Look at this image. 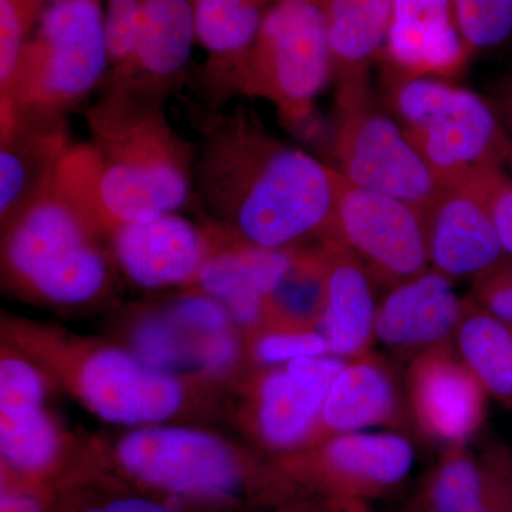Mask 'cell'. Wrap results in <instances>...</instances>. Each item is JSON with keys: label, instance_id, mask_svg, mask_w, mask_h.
I'll list each match as a JSON object with an SVG mask.
<instances>
[{"label": "cell", "instance_id": "f546056e", "mask_svg": "<svg viewBox=\"0 0 512 512\" xmlns=\"http://www.w3.org/2000/svg\"><path fill=\"white\" fill-rule=\"evenodd\" d=\"M460 35L471 52L501 45L512 35V0H451Z\"/></svg>", "mask_w": 512, "mask_h": 512}, {"label": "cell", "instance_id": "9c48e42d", "mask_svg": "<svg viewBox=\"0 0 512 512\" xmlns=\"http://www.w3.org/2000/svg\"><path fill=\"white\" fill-rule=\"evenodd\" d=\"M124 470L141 483L174 497L227 500L239 493L244 473L227 444L181 427H146L117 446Z\"/></svg>", "mask_w": 512, "mask_h": 512}, {"label": "cell", "instance_id": "52a82bcc", "mask_svg": "<svg viewBox=\"0 0 512 512\" xmlns=\"http://www.w3.org/2000/svg\"><path fill=\"white\" fill-rule=\"evenodd\" d=\"M333 153L349 183L392 195L424 215L444 187L403 128L380 109L370 79L336 84Z\"/></svg>", "mask_w": 512, "mask_h": 512}, {"label": "cell", "instance_id": "1f68e13d", "mask_svg": "<svg viewBox=\"0 0 512 512\" xmlns=\"http://www.w3.org/2000/svg\"><path fill=\"white\" fill-rule=\"evenodd\" d=\"M45 8L37 0H0V97L9 93L20 57Z\"/></svg>", "mask_w": 512, "mask_h": 512}, {"label": "cell", "instance_id": "ab89813d", "mask_svg": "<svg viewBox=\"0 0 512 512\" xmlns=\"http://www.w3.org/2000/svg\"><path fill=\"white\" fill-rule=\"evenodd\" d=\"M37 2L42 3V5H49V3L55 2V0H37Z\"/></svg>", "mask_w": 512, "mask_h": 512}, {"label": "cell", "instance_id": "8fae6325", "mask_svg": "<svg viewBox=\"0 0 512 512\" xmlns=\"http://www.w3.org/2000/svg\"><path fill=\"white\" fill-rule=\"evenodd\" d=\"M414 458L413 443L402 433L356 431L320 441L298 468L330 498L366 503L399 487Z\"/></svg>", "mask_w": 512, "mask_h": 512}, {"label": "cell", "instance_id": "7402d4cb", "mask_svg": "<svg viewBox=\"0 0 512 512\" xmlns=\"http://www.w3.org/2000/svg\"><path fill=\"white\" fill-rule=\"evenodd\" d=\"M296 247L269 249L241 239L234 247L212 254L195 281L201 291L224 305L242 326H255L266 303L281 284L295 258Z\"/></svg>", "mask_w": 512, "mask_h": 512}, {"label": "cell", "instance_id": "cb8c5ba5", "mask_svg": "<svg viewBox=\"0 0 512 512\" xmlns=\"http://www.w3.org/2000/svg\"><path fill=\"white\" fill-rule=\"evenodd\" d=\"M274 0H192L197 43L207 52L205 84L221 101L225 84L244 62Z\"/></svg>", "mask_w": 512, "mask_h": 512}, {"label": "cell", "instance_id": "4fadbf2b", "mask_svg": "<svg viewBox=\"0 0 512 512\" xmlns=\"http://www.w3.org/2000/svg\"><path fill=\"white\" fill-rule=\"evenodd\" d=\"M431 269L448 278L485 274L505 258L483 194L467 177L446 184L426 212Z\"/></svg>", "mask_w": 512, "mask_h": 512}, {"label": "cell", "instance_id": "44dd1931", "mask_svg": "<svg viewBox=\"0 0 512 512\" xmlns=\"http://www.w3.org/2000/svg\"><path fill=\"white\" fill-rule=\"evenodd\" d=\"M39 372L22 359L0 365V451L20 473H40L55 461L59 436L43 407Z\"/></svg>", "mask_w": 512, "mask_h": 512}, {"label": "cell", "instance_id": "6da1fadb", "mask_svg": "<svg viewBox=\"0 0 512 512\" xmlns=\"http://www.w3.org/2000/svg\"><path fill=\"white\" fill-rule=\"evenodd\" d=\"M342 174L286 143L242 109L205 121L195 195L256 247L336 237Z\"/></svg>", "mask_w": 512, "mask_h": 512}, {"label": "cell", "instance_id": "ffe728a7", "mask_svg": "<svg viewBox=\"0 0 512 512\" xmlns=\"http://www.w3.org/2000/svg\"><path fill=\"white\" fill-rule=\"evenodd\" d=\"M0 131V215L12 222L50 187L72 143L66 120L18 116Z\"/></svg>", "mask_w": 512, "mask_h": 512}, {"label": "cell", "instance_id": "e575fe53", "mask_svg": "<svg viewBox=\"0 0 512 512\" xmlns=\"http://www.w3.org/2000/svg\"><path fill=\"white\" fill-rule=\"evenodd\" d=\"M473 281L467 298L512 323V258L505 256L500 264Z\"/></svg>", "mask_w": 512, "mask_h": 512}, {"label": "cell", "instance_id": "83f0119b", "mask_svg": "<svg viewBox=\"0 0 512 512\" xmlns=\"http://www.w3.org/2000/svg\"><path fill=\"white\" fill-rule=\"evenodd\" d=\"M323 241L313 248L296 247L291 268L266 303V311H271L284 329L312 330L322 325L328 289V256Z\"/></svg>", "mask_w": 512, "mask_h": 512}, {"label": "cell", "instance_id": "277c9868", "mask_svg": "<svg viewBox=\"0 0 512 512\" xmlns=\"http://www.w3.org/2000/svg\"><path fill=\"white\" fill-rule=\"evenodd\" d=\"M332 80L323 0H274L254 45L225 84L221 100L258 97L291 130L315 120L319 94Z\"/></svg>", "mask_w": 512, "mask_h": 512}, {"label": "cell", "instance_id": "836d02e7", "mask_svg": "<svg viewBox=\"0 0 512 512\" xmlns=\"http://www.w3.org/2000/svg\"><path fill=\"white\" fill-rule=\"evenodd\" d=\"M493 221L505 256L512 258V180L503 165H488L471 174Z\"/></svg>", "mask_w": 512, "mask_h": 512}, {"label": "cell", "instance_id": "74e56055", "mask_svg": "<svg viewBox=\"0 0 512 512\" xmlns=\"http://www.w3.org/2000/svg\"><path fill=\"white\" fill-rule=\"evenodd\" d=\"M0 512H43L42 504L33 495L3 491Z\"/></svg>", "mask_w": 512, "mask_h": 512}, {"label": "cell", "instance_id": "4dcf8cb0", "mask_svg": "<svg viewBox=\"0 0 512 512\" xmlns=\"http://www.w3.org/2000/svg\"><path fill=\"white\" fill-rule=\"evenodd\" d=\"M144 3L146 0H107L104 28L110 72L106 83L123 80L134 62L143 23Z\"/></svg>", "mask_w": 512, "mask_h": 512}, {"label": "cell", "instance_id": "d6986e66", "mask_svg": "<svg viewBox=\"0 0 512 512\" xmlns=\"http://www.w3.org/2000/svg\"><path fill=\"white\" fill-rule=\"evenodd\" d=\"M195 43L192 0H146L134 62L123 80L106 84L165 101L183 86Z\"/></svg>", "mask_w": 512, "mask_h": 512}, {"label": "cell", "instance_id": "5b68a950", "mask_svg": "<svg viewBox=\"0 0 512 512\" xmlns=\"http://www.w3.org/2000/svg\"><path fill=\"white\" fill-rule=\"evenodd\" d=\"M389 101L404 134L441 184L507 163L510 138L478 94L437 77L389 73Z\"/></svg>", "mask_w": 512, "mask_h": 512}, {"label": "cell", "instance_id": "603a6c76", "mask_svg": "<svg viewBox=\"0 0 512 512\" xmlns=\"http://www.w3.org/2000/svg\"><path fill=\"white\" fill-rule=\"evenodd\" d=\"M328 256L323 335L329 355L356 360L370 355L376 339L375 281L355 254L338 237L325 239Z\"/></svg>", "mask_w": 512, "mask_h": 512}, {"label": "cell", "instance_id": "2e32d148", "mask_svg": "<svg viewBox=\"0 0 512 512\" xmlns=\"http://www.w3.org/2000/svg\"><path fill=\"white\" fill-rule=\"evenodd\" d=\"M113 249L121 271L146 289L192 281L211 256L204 231L178 212L121 225Z\"/></svg>", "mask_w": 512, "mask_h": 512}, {"label": "cell", "instance_id": "f1b7e54d", "mask_svg": "<svg viewBox=\"0 0 512 512\" xmlns=\"http://www.w3.org/2000/svg\"><path fill=\"white\" fill-rule=\"evenodd\" d=\"M214 336L192 332L168 312L143 320L134 332L133 343L141 360L173 375L180 370H202L205 345Z\"/></svg>", "mask_w": 512, "mask_h": 512}, {"label": "cell", "instance_id": "7a4b0ae2", "mask_svg": "<svg viewBox=\"0 0 512 512\" xmlns=\"http://www.w3.org/2000/svg\"><path fill=\"white\" fill-rule=\"evenodd\" d=\"M87 111L90 140L70 144L53 187L94 228L153 220L195 195L194 148L171 126L165 101L107 84Z\"/></svg>", "mask_w": 512, "mask_h": 512}, {"label": "cell", "instance_id": "7c38bea8", "mask_svg": "<svg viewBox=\"0 0 512 512\" xmlns=\"http://www.w3.org/2000/svg\"><path fill=\"white\" fill-rule=\"evenodd\" d=\"M79 383L86 403L111 423H160L178 412L184 397L174 375L119 349L87 357Z\"/></svg>", "mask_w": 512, "mask_h": 512}, {"label": "cell", "instance_id": "8992f818", "mask_svg": "<svg viewBox=\"0 0 512 512\" xmlns=\"http://www.w3.org/2000/svg\"><path fill=\"white\" fill-rule=\"evenodd\" d=\"M94 225L50 184L10 222L6 266L23 285L60 305L96 298L109 281V266L94 244Z\"/></svg>", "mask_w": 512, "mask_h": 512}, {"label": "cell", "instance_id": "e0dca14e", "mask_svg": "<svg viewBox=\"0 0 512 512\" xmlns=\"http://www.w3.org/2000/svg\"><path fill=\"white\" fill-rule=\"evenodd\" d=\"M471 55L451 0H393L380 56L390 74L450 79L463 70Z\"/></svg>", "mask_w": 512, "mask_h": 512}, {"label": "cell", "instance_id": "d4e9b609", "mask_svg": "<svg viewBox=\"0 0 512 512\" xmlns=\"http://www.w3.org/2000/svg\"><path fill=\"white\" fill-rule=\"evenodd\" d=\"M393 0H323L332 80L370 79V67L386 45Z\"/></svg>", "mask_w": 512, "mask_h": 512}, {"label": "cell", "instance_id": "4316f807", "mask_svg": "<svg viewBox=\"0 0 512 512\" xmlns=\"http://www.w3.org/2000/svg\"><path fill=\"white\" fill-rule=\"evenodd\" d=\"M466 299L453 345L464 365L501 406L512 409V323Z\"/></svg>", "mask_w": 512, "mask_h": 512}, {"label": "cell", "instance_id": "8d00e7d4", "mask_svg": "<svg viewBox=\"0 0 512 512\" xmlns=\"http://www.w3.org/2000/svg\"><path fill=\"white\" fill-rule=\"evenodd\" d=\"M86 512H174L170 505L158 504L147 498L127 497L111 501L103 507L92 508Z\"/></svg>", "mask_w": 512, "mask_h": 512}, {"label": "cell", "instance_id": "ba28073f", "mask_svg": "<svg viewBox=\"0 0 512 512\" xmlns=\"http://www.w3.org/2000/svg\"><path fill=\"white\" fill-rule=\"evenodd\" d=\"M336 237L387 291L431 268L424 212L392 195L357 187L343 175Z\"/></svg>", "mask_w": 512, "mask_h": 512}, {"label": "cell", "instance_id": "9a60e30c", "mask_svg": "<svg viewBox=\"0 0 512 512\" xmlns=\"http://www.w3.org/2000/svg\"><path fill=\"white\" fill-rule=\"evenodd\" d=\"M373 427L406 433L414 429L406 384L383 357L350 360L330 386L313 441Z\"/></svg>", "mask_w": 512, "mask_h": 512}, {"label": "cell", "instance_id": "ac0fdd59", "mask_svg": "<svg viewBox=\"0 0 512 512\" xmlns=\"http://www.w3.org/2000/svg\"><path fill=\"white\" fill-rule=\"evenodd\" d=\"M466 299L451 278L429 269L389 289L377 305L376 339L404 357L453 343Z\"/></svg>", "mask_w": 512, "mask_h": 512}, {"label": "cell", "instance_id": "d6a6232c", "mask_svg": "<svg viewBox=\"0 0 512 512\" xmlns=\"http://www.w3.org/2000/svg\"><path fill=\"white\" fill-rule=\"evenodd\" d=\"M255 359L264 365H288L306 356L329 355V343L318 330L281 329L256 340Z\"/></svg>", "mask_w": 512, "mask_h": 512}, {"label": "cell", "instance_id": "60d3db41", "mask_svg": "<svg viewBox=\"0 0 512 512\" xmlns=\"http://www.w3.org/2000/svg\"><path fill=\"white\" fill-rule=\"evenodd\" d=\"M510 111H511V120H512V92L510 94Z\"/></svg>", "mask_w": 512, "mask_h": 512}, {"label": "cell", "instance_id": "d590c367", "mask_svg": "<svg viewBox=\"0 0 512 512\" xmlns=\"http://www.w3.org/2000/svg\"><path fill=\"white\" fill-rule=\"evenodd\" d=\"M175 320L192 332L204 336L228 332L229 313L222 303L208 295H191L174 303L170 311Z\"/></svg>", "mask_w": 512, "mask_h": 512}, {"label": "cell", "instance_id": "5bb4252c", "mask_svg": "<svg viewBox=\"0 0 512 512\" xmlns=\"http://www.w3.org/2000/svg\"><path fill=\"white\" fill-rule=\"evenodd\" d=\"M409 512H512L511 448H443L421 480Z\"/></svg>", "mask_w": 512, "mask_h": 512}, {"label": "cell", "instance_id": "30bf717a", "mask_svg": "<svg viewBox=\"0 0 512 512\" xmlns=\"http://www.w3.org/2000/svg\"><path fill=\"white\" fill-rule=\"evenodd\" d=\"M407 399L414 430L443 448L470 446L487 419V393L453 343L410 359Z\"/></svg>", "mask_w": 512, "mask_h": 512}, {"label": "cell", "instance_id": "3957f363", "mask_svg": "<svg viewBox=\"0 0 512 512\" xmlns=\"http://www.w3.org/2000/svg\"><path fill=\"white\" fill-rule=\"evenodd\" d=\"M109 72L101 0H55L43 9L9 93L0 97V124L18 116L66 120Z\"/></svg>", "mask_w": 512, "mask_h": 512}, {"label": "cell", "instance_id": "484cf974", "mask_svg": "<svg viewBox=\"0 0 512 512\" xmlns=\"http://www.w3.org/2000/svg\"><path fill=\"white\" fill-rule=\"evenodd\" d=\"M329 389L299 382L285 367L266 373L258 386L255 414L256 430L266 446L293 450L311 443Z\"/></svg>", "mask_w": 512, "mask_h": 512}, {"label": "cell", "instance_id": "f35d334b", "mask_svg": "<svg viewBox=\"0 0 512 512\" xmlns=\"http://www.w3.org/2000/svg\"><path fill=\"white\" fill-rule=\"evenodd\" d=\"M507 164L510 165V168L512 170V147H511V150H510V154H508Z\"/></svg>", "mask_w": 512, "mask_h": 512}]
</instances>
